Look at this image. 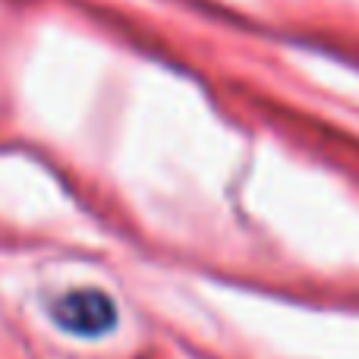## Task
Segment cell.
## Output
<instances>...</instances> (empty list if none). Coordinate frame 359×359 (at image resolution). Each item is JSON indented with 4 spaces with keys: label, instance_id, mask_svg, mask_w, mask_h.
Segmentation results:
<instances>
[{
    "label": "cell",
    "instance_id": "6da1fadb",
    "mask_svg": "<svg viewBox=\"0 0 359 359\" xmlns=\"http://www.w3.org/2000/svg\"><path fill=\"white\" fill-rule=\"evenodd\" d=\"M50 318L67 334L98 341V337H107L120 325V309L111 293L82 287V290H69L63 297H57L50 303Z\"/></svg>",
    "mask_w": 359,
    "mask_h": 359
}]
</instances>
